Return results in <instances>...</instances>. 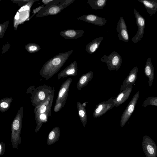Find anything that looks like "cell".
Listing matches in <instances>:
<instances>
[{
  "instance_id": "24",
  "label": "cell",
  "mask_w": 157,
  "mask_h": 157,
  "mask_svg": "<svg viewBox=\"0 0 157 157\" xmlns=\"http://www.w3.org/2000/svg\"><path fill=\"white\" fill-rule=\"evenodd\" d=\"M55 134L53 131H52L49 134L48 137L50 140H52L54 139L55 137Z\"/></svg>"
},
{
  "instance_id": "22",
  "label": "cell",
  "mask_w": 157,
  "mask_h": 157,
  "mask_svg": "<svg viewBox=\"0 0 157 157\" xmlns=\"http://www.w3.org/2000/svg\"><path fill=\"white\" fill-rule=\"evenodd\" d=\"M39 98L41 100H43L45 97V94L43 91L40 92L38 94Z\"/></svg>"
},
{
  "instance_id": "15",
  "label": "cell",
  "mask_w": 157,
  "mask_h": 157,
  "mask_svg": "<svg viewBox=\"0 0 157 157\" xmlns=\"http://www.w3.org/2000/svg\"><path fill=\"white\" fill-rule=\"evenodd\" d=\"M107 0H89L87 3L92 9L101 10L105 6Z\"/></svg>"
},
{
  "instance_id": "23",
  "label": "cell",
  "mask_w": 157,
  "mask_h": 157,
  "mask_svg": "<svg viewBox=\"0 0 157 157\" xmlns=\"http://www.w3.org/2000/svg\"><path fill=\"white\" fill-rule=\"evenodd\" d=\"M29 7L28 6H25L22 7L19 10V12H21L23 11L28 10L29 9Z\"/></svg>"
},
{
  "instance_id": "21",
  "label": "cell",
  "mask_w": 157,
  "mask_h": 157,
  "mask_svg": "<svg viewBox=\"0 0 157 157\" xmlns=\"http://www.w3.org/2000/svg\"><path fill=\"white\" fill-rule=\"evenodd\" d=\"M61 62V60L59 58L54 59L52 61V64L55 66L59 65Z\"/></svg>"
},
{
  "instance_id": "4",
  "label": "cell",
  "mask_w": 157,
  "mask_h": 157,
  "mask_svg": "<svg viewBox=\"0 0 157 157\" xmlns=\"http://www.w3.org/2000/svg\"><path fill=\"white\" fill-rule=\"evenodd\" d=\"M134 16L138 29L136 35L132 39V41L136 43L143 37L145 25V18L135 8L133 9Z\"/></svg>"
},
{
  "instance_id": "14",
  "label": "cell",
  "mask_w": 157,
  "mask_h": 157,
  "mask_svg": "<svg viewBox=\"0 0 157 157\" xmlns=\"http://www.w3.org/2000/svg\"><path fill=\"white\" fill-rule=\"evenodd\" d=\"M76 105L80 120L83 127L85 128L87 122V115L85 107L79 101L77 102Z\"/></svg>"
},
{
  "instance_id": "17",
  "label": "cell",
  "mask_w": 157,
  "mask_h": 157,
  "mask_svg": "<svg viewBox=\"0 0 157 157\" xmlns=\"http://www.w3.org/2000/svg\"><path fill=\"white\" fill-rule=\"evenodd\" d=\"M148 105L157 106V97H149L141 104V106L143 107H146Z\"/></svg>"
},
{
  "instance_id": "32",
  "label": "cell",
  "mask_w": 157,
  "mask_h": 157,
  "mask_svg": "<svg viewBox=\"0 0 157 157\" xmlns=\"http://www.w3.org/2000/svg\"><path fill=\"white\" fill-rule=\"evenodd\" d=\"M0 152H1V145H0Z\"/></svg>"
},
{
  "instance_id": "19",
  "label": "cell",
  "mask_w": 157,
  "mask_h": 157,
  "mask_svg": "<svg viewBox=\"0 0 157 157\" xmlns=\"http://www.w3.org/2000/svg\"><path fill=\"white\" fill-rule=\"evenodd\" d=\"M60 9L58 6H54L51 8L49 10V13L51 14H55L59 11Z\"/></svg>"
},
{
  "instance_id": "18",
  "label": "cell",
  "mask_w": 157,
  "mask_h": 157,
  "mask_svg": "<svg viewBox=\"0 0 157 157\" xmlns=\"http://www.w3.org/2000/svg\"><path fill=\"white\" fill-rule=\"evenodd\" d=\"M125 28H127L126 24L123 17H121L117 22L116 30L118 32L121 29Z\"/></svg>"
},
{
  "instance_id": "7",
  "label": "cell",
  "mask_w": 157,
  "mask_h": 157,
  "mask_svg": "<svg viewBox=\"0 0 157 157\" xmlns=\"http://www.w3.org/2000/svg\"><path fill=\"white\" fill-rule=\"evenodd\" d=\"M77 19L99 26H103L107 22L105 18L93 14L83 15L77 18Z\"/></svg>"
},
{
  "instance_id": "6",
  "label": "cell",
  "mask_w": 157,
  "mask_h": 157,
  "mask_svg": "<svg viewBox=\"0 0 157 157\" xmlns=\"http://www.w3.org/2000/svg\"><path fill=\"white\" fill-rule=\"evenodd\" d=\"M138 69L136 66L131 70L122 82L121 86L120 92L128 87H133L138 78Z\"/></svg>"
},
{
  "instance_id": "33",
  "label": "cell",
  "mask_w": 157,
  "mask_h": 157,
  "mask_svg": "<svg viewBox=\"0 0 157 157\" xmlns=\"http://www.w3.org/2000/svg\"><path fill=\"white\" fill-rule=\"evenodd\" d=\"M0 32H1V27H0Z\"/></svg>"
},
{
  "instance_id": "25",
  "label": "cell",
  "mask_w": 157,
  "mask_h": 157,
  "mask_svg": "<svg viewBox=\"0 0 157 157\" xmlns=\"http://www.w3.org/2000/svg\"><path fill=\"white\" fill-rule=\"evenodd\" d=\"M37 49V47L35 46H31L29 48V49L30 51H34Z\"/></svg>"
},
{
  "instance_id": "9",
  "label": "cell",
  "mask_w": 157,
  "mask_h": 157,
  "mask_svg": "<svg viewBox=\"0 0 157 157\" xmlns=\"http://www.w3.org/2000/svg\"><path fill=\"white\" fill-rule=\"evenodd\" d=\"M145 75L148 78V83L149 86H152L155 76L154 70L151 59L149 56L146 62L144 68Z\"/></svg>"
},
{
  "instance_id": "11",
  "label": "cell",
  "mask_w": 157,
  "mask_h": 157,
  "mask_svg": "<svg viewBox=\"0 0 157 157\" xmlns=\"http://www.w3.org/2000/svg\"><path fill=\"white\" fill-rule=\"evenodd\" d=\"M93 72L89 71L82 75L80 77L77 85V88L78 90H81L83 88L86 86L89 82L92 79Z\"/></svg>"
},
{
  "instance_id": "30",
  "label": "cell",
  "mask_w": 157,
  "mask_h": 157,
  "mask_svg": "<svg viewBox=\"0 0 157 157\" xmlns=\"http://www.w3.org/2000/svg\"><path fill=\"white\" fill-rule=\"evenodd\" d=\"M52 0H44L42 1V2L45 4H47L49 2H50L52 1Z\"/></svg>"
},
{
  "instance_id": "31",
  "label": "cell",
  "mask_w": 157,
  "mask_h": 157,
  "mask_svg": "<svg viewBox=\"0 0 157 157\" xmlns=\"http://www.w3.org/2000/svg\"><path fill=\"white\" fill-rule=\"evenodd\" d=\"M41 7H39L38 8H36V9L34 10H33L34 13V12H35V13H36V12H37L41 8Z\"/></svg>"
},
{
  "instance_id": "16",
  "label": "cell",
  "mask_w": 157,
  "mask_h": 157,
  "mask_svg": "<svg viewBox=\"0 0 157 157\" xmlns=\"http://www.w3.org/2000/svg\"><path fill=\"white\" fill-rule=\"evenodd\" d=\"M117 37L119 39L125 42H128L129 37L128 33L127 28L122 29L118 32Z\"/></svg>"
},
{
  "instance_id": "1",
  "label": "cell",
  "mask_w": 157,
  "mask_h": 157,
  "mask_svg": "<svg viewBox=\"0 0 157 157\" xmlns=\"http://www.w3.org/2000/svg\"><path fill=\"white\" fill-rule=\"evenodd\" d=\"M101 61L106 63L110 71H118L121 66L122 58L117 52L113 51L108 56H103L101 59Z\"/></svg>"
},
{
  "instance_id": "20",
  "label": "cell",
  "mask_w": 157,
  "mask_h": 157,
  "mask_svg": "<svg viewBox=\"0 0 157 157\" xmlns=\"http://www.w3.org/2000/svg\"><path fill=\"white\" fill-rule=\"evenodd\" d=\"M13 126L14 130H17L19 127V121L17 120H15L13 122Z\"/></svg>"
},
{
  "instance_id": "12",
  "label": "cell",
  "mask_w": 157,
  "mask_h": 157,
  "mask_svg": "<svg viewBox=\"0 0 157 157\" xmlns=\"http://www.w3.org/2000/svg\"><path fill=\"white\" fill-rule=\"evenodd\" d=\"M104 37L101 36L96 38L87 44L86 50L89 54H92L96 51L99 47Z\"/></svg>"
},
{
  "instance_id": "10",
  "label": "cell",
  "mask_w": 157,
  "mask_h": 157,
  "mask_svg": "<svg viewBox=\"0 0 157 157\" xmlns=\"http://www.w3.org/2000/svg\"><path fill=\"white\" fill-rule=\"evenodd\" d=\"M144 6L147 13L150 16L154 14L157 11V0H138Z\"/></svg>"
},
{
  "instance_id": "5",
  "label": "cell",
  "mask_w": 157,
  "mask_h": 157,
  "mask_svg": "<svg viewBox=\"0 0 157 157\" xmlns=\"http://www.w3.org/2000/svg\"><path fill=\"white\" fill-rule=\"evenodd\" d=\"M113 97L106 101L101 102L96 105L94 109L93 117L97 118L104 115L107 112L115 107Z\"/></svg>"
},
{
  "instance_id": "27",
  "label": "cell",
  "mask_w": 157,
  "mask_h": 157,
  "mask_svg": "<svg viewBox=\"0 0 157 157\" xmlns=\"http://www.w3.org/2000/svg\"><path fill=\"white\" fill-rule=\"evenodd\" d=\"M1 106L4 108H7L8 106V104L5 102H3L1 104Z\"/></svg>"
},
{
  "instance_id": "3",
  "label": "cell",
  "mask_w": 157,
  "mask_h": 157,
  "mask_svg": "<svg viewBox=\"0 0 157 157\" xmlns=\"http://www.w3.org/2000/svg\"><path fill=\"white\" fill-rule=\"evenodd\" d=\"M142 145L146 157H157V147L155 141L150 137L146 135L144 136Z\"/></svg>"
},
{
  "instance_id": "13",
  "label": "cell",
  "mask_w": 157,
  "mask_h": 157,
  "mask_svg": "<svg viewBox=\"0 0 157 157\" xmlns=\"http://www.w3.org/2000/svg\"><path fill=\"white\" fill-rule=\"evenodd\" d=\"M84 32L82 30L68 29L63 32V36L66 39H76L83 36Z\"/></svg>"
},
{
  "instance_id": "2",
  "label": "cell",
  "mask_w": 157,
  "mask_h": 157,
  "mask_svg": "<svg viewBox=\"0 0 157 157\" xmlns=\"http://www.w3.org/2000/svg\"><path fill=\"white\" fill-rule=\"evenodd\" d=\"M139 96L140 92L138 91L134 95L123 113L120 121L121 128L124 126L133 113Z\"/></svg>"
},
{
  "instance_id": "8",
  "label": "cell",
  "mask_w": 157,
  "mask_h": 157,
  "mask_svg": "<svg viewBox=\"0 0 157 157\" xmlns=\"http://www.w3.org/2000/svg\"><path fill=\"white\" fill-rule=\"evenodd\" d=\"M132 88L133 87L126 88L115 97L113 101L115 107H118L128 99L132 92Z\"/></svg>"
},
{
  "instance_id": "28",
  "label": "cell",
  "mask_w": 157,
  "mask_h": 157,
  "mask_svg": "<svg viewBox=\"0 0 157 157\" xmlns=\"http://www.w3.org/2000/svg\"><path fill=\"white\" fill-rule=\"evenodd\" d=\"M46 118L45 115L44 114H41L40 116V118L41 120H44Z\"/></svg>"
},
{
  "instance_id": "26",
  "label": "cell",
  "mask_w": 157,
  "mask_h": 157,
  "mask_svg": "<svg viewBox=\"0 0 157 157\" xmlns=\"http://www.w3.org/2000/svg\"><path fill=\"white\" fill-rule=\"evenodd\" d=\"M46 109V107L44 105H42L40 108V111L41 113L44 112Z\"/></svg>"
},
{
  "instance_id": "29",
  "label": "cell",
  "mask_w": 157,
  "mask_h": 157,
  "mask_svg": "<svg viewBox=\"0 0 157 157\" xmlns=\"http://www.w3.org/2000/svg\"><path fill=\"white\" fill-rule=\"evenodd\" d=\"M14 18L16 20H18L19 19V13L17 12L14 17Z\"/></svg>"
}]
</instances>
